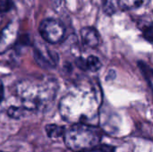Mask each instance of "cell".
<instances>
[{
	"mask_svg": "<svg viewBox=\"0 0 153 152\" xmlns=\"http://www.w3.org/2000/svg\"><path fill=\"white\" fill-rule=\"evenodd\" d=\"M101 99V94L95 86H76L62 98L59 112L63 119L68 123L96 125Z\"/></svg>",
	"mask_w": 153,
	"mask_h": 152,
	"instance_id": "obj_1",
	"label": "cell"
},
{
	"mask_svg": "<svg viewBox=\"0 0 153 152\" xmlns=\"http://www.w3.org/2000/svg\"><path fill=\"white\" fill-rule=\"evenodd\" d=\"M17 95L25 111L44 110L55 99L57 84L52 78L24 80L18 83Z\"/></svg>",
	"mask_w": 153,
	"mask_h": 152,
	"instance_id": "obj_2",
	"label": "cell"
},
{
	"mask_svg": "<svg viewBox=\"0 0 153 152\" xmlns=\"http://www.w3.org/2000/svg\"><path fill=\"white\" fill-rule=\"evenodd\" d=\"M64 141L74 152H83L96 148L101 141L100 130L93 125L77 123L65 131Z\"/></svg>",
	"mask_w": 153,
	"mask_h": 152,
	"instance_id": "obj_3",
	"label": "cell"
},
{
	"mask_svg": "<svg viewBox=\"0 0 153 152\" xmlns=\"http://www.w3.org/2000/svg\"><path fill=\"white\" fill-rule=\"evenodd\" d=\"M39 31L44 40L50 44H56L64 39L65 28L58 20L49 18L41 22Z\"/></svg>",
	"mask_w": 153,
	"mask_h": 152,
	"instance_id": "obj_4",
	"label": "cell"
},
{
	"mask_svg": "<svg viewBox=\"0 0 153 152\" xmlns=\"http://www.w3.org/2000/svg\"><path fill=\"white\" fill-rule=\"evenodd\" d=\"M18 22H12L0 31V54L7 51L15 44L18 37Z\"/></svg>",
	"mask_w": 153,
	"mask_h": 152,
	"instance_id": "obj_5",
	"label": "cell"
},
{
	"mask_svg": "<svg viewBox=\"0 0 153 152\" xmlns=\"http://www.w3.org/2000/svg\"><path fill=\"white\" fill-rule=\"evenodd\" d=\"M44 52L40 48H36L34 51L35 59L43 67H54L57 62V56L55 52L46 50Z\"/></svg>",
	"mask_w": 153,
	"mask_h": 152,
	"instance_id": "obj_6",
	"label": "cell"
},
{
	"mask_svg": "<svg viewBox=\"0 0 153 152\" xmlns=\"http://www.w3.org/2000/svg\"><path fill=\"white\" fill-rule=\"evenodd\" d=\"M82 43L88 47H96L100 43L98 31L92 27H84L81 30Z\"/></svg>",
	"mask_w": 153,
	"mask_h": 152,
	"instance_id": "obj_7",
	"label": "cell"
},
{
	"mask_svg": "<svg viewBox=\"0 0 153 152\" xmlns=\"http://www.w3.org/2000/svg\"><path fill=\"white\" fill-rule=\"evenodd\" d=\"M118 7L122 10H134L147 5L151 0H117Z\"/></svg>",
	"mask_w": 153,
	"mask_h": 152,
	"instance_id": "obj_8",
	"label": "cell"
},
{
	"mask_svg": "<svg viewBox=\"0 0 153 152\" xmlns=\"http://www.w3.org/2000/svg\"><path fill=\"white\" fill-rule=\"evenodd\" d=\"M100 60L95 56H90L85 59V71L97 72L101 68Z\"/></svg>",
	"mask_w": 153,
	"mask_h": 152,
	"instance_id": "obj_9",
	"label": "cell"
},
{
	"mask_svg": "<svg viewBox=\"0 0 153 152\" xmlns=\"http://www.w3.org/2000/svg\"><path fill=\"white\" fill-rule=\"evenodd\" d=\"M118 8L117 0H104L103 1V12L107 15H113L117 13Z\"/></svg>",
	"mask_w": 153,
	"mask_h": 152,
	"instance_id": "obj_10",
	"label": "cell"
},
{
	"mask_svg": "<svg viewBox=\"0 0 153 152\" xmlns=\"http://www.w3.org/2000/svg\"><path fill=\"white\" fill-rule=\"evenodd\" d=\"M65 129L62 126H58L56 125H48L46 126V132L48 135L51 138H57L63 136Z\"/></svg>",
	"mask_w": 153,
	"mask_h": 152,
	"instance_id": "obj_11",
	"label": "cell"
},
{
	"mask_svg": "<svg viewBox=\"0 0 153 152\" xmlns=\"http://www.w3.org/2000/svg\"><path fill=\"white\" fill-rule=\"evenodd\" d=\"M138 66L141 69L142 73L143 74L144 78L148 82L149 86L152 88V68L147 64L143 63V61L138 62Z\"/></svg>",
	"mask_w": 153,
	"mask_h": 152,
	"instance_id": "obj_12",
	"label": "cell"
},
{
	"mask_svg": "<svg viewBox=\"0 0 153 152\" xmlns=\"http://www.w3.org/2000/svg\"><path fill=\"white\" fill-rule=\"evenodd\" d=\"M13 7L12 0H0V13H7Z\"/></svg>",
	"mask_w": 153,
	"mask_h": 152,
	"instance_id": "obj_13",
	"label": "cell"
},
{
	"mask_svg": "<svg viewBox=\"0 0 153 152\" xmlns=\"http://www.w3.org/2000/svg\"><path fill=\"white\" fill-rule=\"evenodd\" d=\"M143 37H144L150 43L152 42L153 28L152 23L149 24V25H146L145 27H143Z\"/></svg>",
	"mask_w": 153,
	"mask_h": 152,
	"instance_id": "obj_14",
	"label": "cell"
},
{
	"mask_svg": "<svg viewBox=\"0 0 153 152\" xmlns=\"http://www.w3.org/2000/svg\"><path fill=\"white\" fill-rule=\"evenodd\" d=\"M4 87L2 85V83L0 82V103L3 101L4 99Z\"/></svg>",
	"mask_w": 153,
	"mask_h": 152,
	"instance_id": "obj_15",
	"label": "cell"
},
{
	"mask_svg": "<svg viewBox=\"0 0 153 152\" xmlns=\"http://www.w3.org/2000/svg\"><path fill=\"white\" fill-rule=\"evenodd\" d=\"M0 152H4V151H0Z\"/></svg>",
	"mask_w": 153,
	"mask_h": 152,
	"instance_id": "obj_16",
	"label": "cell"
}]
</instances>
